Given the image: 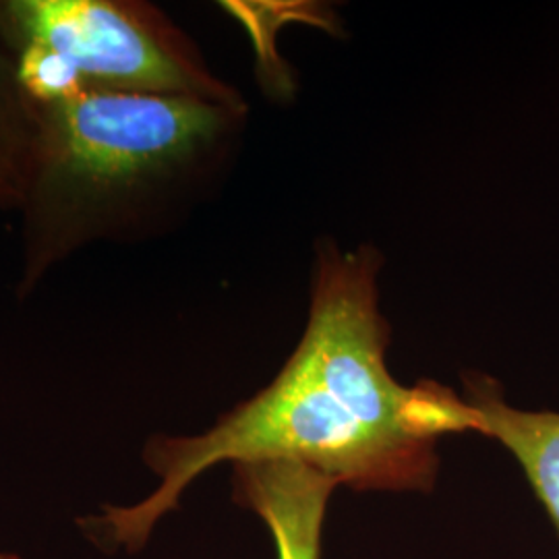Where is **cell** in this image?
<instances>
[{"instance_id":"cell-1","label":"cell","mask_w":559,"mask_h":559,"mask_svg":"<svg viewBox=\"0 0 559 559\" xmlns=\"http://www.w3.org/2000/svg\"><path fill=\"white\" fill-rule=\"evenodd\" d=\"M380 251L321 240L307 328L278 376L200 436H156L143 462L158 487L83 522L94 539L135 554L187 487L230 462L288 460L357 491H429L438 441L466 433V404L436 381L402 385L388 369Z\"/></svg>"},{"instance_id":"cell-4","label":"cell","mask_w":559,"mask_h":559,"mask_svg":"<svg viewBox=\"0 0 559 559\" xmlns=\"http://www.w3.org/2000/svg\"><path fill=\"white\" fill-rule=\"evenodd\" d=\"M336 480L288 460L233 464V491L270 528L278 559H320L321 528Z\"/></svg>"},{"instance_id":"cell-3","label":"cell","mask_w":559,"mask_h":559,"mask_svg":"<svg viewBox=\"0 0 559 559\" xmlns=\"http://www.w3.org/2000/svg\"><path fill=\"white\" fill-rule=\"evenodd\" d=\"M0 46L38 102L117 94L247 106L198 44L143 0H0Z\"/></svg>"},{"instance_id":"cell-5","label":"cell","mask_w":559,"mask_h":559,"mask_svg":"<svg viewBox=\"0 0 559 559\" xmlns=\"http://www.w3.org/2000/svg\"><path fill=\"white\" fill-rule=\"evenodd\" d=\"M468 431L503 445L519 462L559 533V413L512 406L500 381L485 373L462 378Z\"/></svg>"},{"instance_id":"cell-6","label":"cell","mask_w":559,"mask_h":559,"mask_svg":"<svg viewBox=\"0 0 559 559\" xmlns=\"http://www.w3.org/2000/svg\"><path fill=\"white\" fill-rule=\"evenodd\" d=\"M40 131V106L0 46V212H20Z\"/></svg>"},{"instance_id":"cell-7","label":"cell","mask_w":559,"mask_h":559,"mask_svg":"<svg viewBox=\"0 0 559 559\" xmlns=\"http://www.w3.org/2000/svg\"><path fill=\"white\" fill-rule=\"evenodd\" d=\"M0 559H21L20 556H15V554H7V551H0Z\"/></svg>"},{"instance_id":"cell-2","label":"cell","mask_w":559,"mask_h":559,"mask_svg":"<svg viewBox=\"0 0 559 559\" xmlns=\"http://www.w3.org/2000/svg\"><path fill=\"white\" fill-rule=\"evenodd\" d=\"M40 131L20 205L17 299L96 245L164 233L221 175L247 106L92 94L38 102Z\"/></svg>"}]
</instances>
